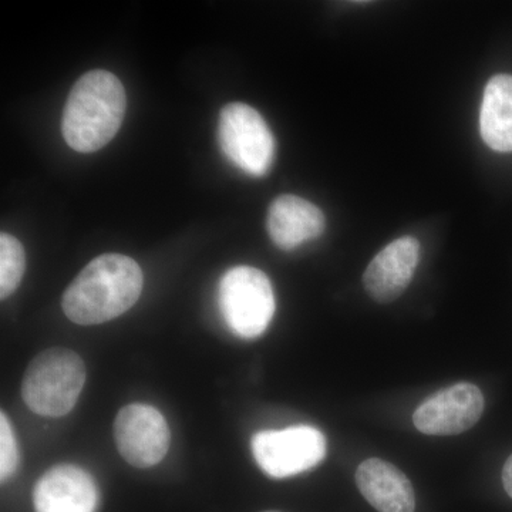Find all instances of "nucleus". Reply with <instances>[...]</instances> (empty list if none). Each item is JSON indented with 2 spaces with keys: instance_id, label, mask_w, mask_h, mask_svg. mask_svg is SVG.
<instances>
[{
  "instance_id": "f257e3e1",
  "label": "nucleus",
  "mask_w": 512,
  "mask_h": 512,
  "mask_svg": "<svg viewBox=\"0 0 512 512\" xmlns=\"http://www.w3.org/2000/svg\"><path fill=\"white\" fill-rule=\"evenodd\" d=\"M143 272L126 255L94 258L63 295V311L77 325H100L123 315L140 298Z\"/></svg>"
},
{
  "instance_id": "f03ea898",
  "label": "nucleus",
  "mask_w": 512,
  "mask_h": 512,
  "mask_svg": "<svg viewBox=\"0 0 512 512\" xmlns=\"http://www.w3.org/2000/svg\"><path fill=\"white\" fill-rule=\"evenodd\" d=\"M126 109V90L113 73L92 70L83 74L64 106V140L77 153L99 151L116 136Z\"/></svg>"
},
{
  "instance_id": "7ed1b4c3",
  "label": "nucleus",
  "mask_w": 512,
  "mask_h": 512,
  "mask_svg": "<svg viewBox=\"0 0 512 512\" xmlns=\"http://www.w3.org/2000/svg\"><path fill=\"white\" fill-rule=\"evenodd\" d=\"M86 383L82 357L70 349H47L30 363L22 382V397L33 413L66 416Z\"/></svg>"
},
{
  "instance_id": "20e7f679",
  "label": "nucleus",
  "mask_w": 512,
  "mask_h": 512,
  "mask_svg": "<svg viewBox=\"0 0 512 512\" xmlns=\"http://www.w3.org/2000/svg\"><path fill=\"white\" fill-rule=\"evenodd\" d=\"M220 306L235 335L242 339L258 338L274 318L276 305L271 281L252 266H235L222 276Z\"/></svg>"
},
{
  "instance_id": "39448f33",
  "label": "nucleus",
  "mask_w": 512,
  "mask_h": 512,
  "mask_svg": "<svg viewBox=\"0 0 512 512\" xmlns=\"http://www.w3.org/2000/svg\"><path fill=\"white\" fill-rule=\"evenodd\" d=\"M222 153L245 173L262 177L271 170L275 138L264 117L245 103H229L220 114Z\"/></svg>"
},
{
  "instance_id": "423d86ee",
  "label": "nucleus",
  "mask_w": 512,
  "mask_h": 512,
  "mask_svg": "<svg viewBox=\"0 0 512 512\" xmlns=\"http://www.w3.org/2000/svg\"><path fill=\"white\" fill-rule=\"evenodd\" d=\"M326 437L311 426L259 431L252 437V453L266 476L288 478L318 466L326 457Z\"/></svg>"
},
{
  "instance_id": "0eeeda50",
  "label": "nucleus",
  "mask_w": 512,
  "mask_h": 512,
  "mask_svg": "<svg viewBox=\"0 0 512 512\" xmlns=\"http://www.w3.org/2000/svg\"><path fill=\"white\" fill-rule=\"evenodd\" d=\"M119 453L137 468L157 466L170 448V429L163 414L148 404H128L114 421Z\"/></svg>"
},
{
  "instance_id": "6e6552de",
  "label": "nucleus",
  "mask_w": 512,
  "mask_h": 512,
  "mask_svg": "<svg viewBox=\"0 0 512 512\" xmlns=\"http://www.w3.org/2000/svg\"><path fill=\"white\" fill-rule=\"evenodd\" d=\"M483 392L473 383H457L434 393L417 407L413 423L429 436H456L470 430L483 416Z\"/></svg>"
},
{
  "instance_id": "1a4fd4ad",
  "label": "nucleus",
  "mask_w": 512,
  "mask_h": 512,
  "mask_svg": "<svg viewBox=\"0 0 512 512\" xmlns=\"http://www.w3.org/2000/svg\"><path fill=\"white\" fill-rule=\"evenodd\" d=\"M420 261V244L414 237L390 242L372 259L363 274V286L379 303L396 301L412 282Z\"/></svg>"
},
{
  "instance_id": "9d476101",
  "label": "nucleus",
  "mask_w": 512,
  "mask_h": 512,
  "mask_svg": "<svg viewBox=\"0 0 512 512\" xmlns=\"http://www.w3.org/2000/svg\"><path fill=\"white\" fill-rule=\"evenodd\" d=\"M33 503L36 512H94L99 490L87 471L64 464L37 481Z\"/></svg>"
},
{
  "instance_id": "9b49d317",
  "label": "nucleus",
  "mask_w": 512,
  "mask_h": 512,
  "mask_svg": "<svg viewBox=\"0 0 512 512\" xmlns=\"http://www.w3.org/2000/svg\"><path fill=\"white\" fill-rule=\"evenodd\" d=\"M266 228L276 247L292 251L303 242L319 238L325 231L326 218L318 205L298 195L285 194L272 201Z\"/></svg>"
},
{
  "instance_id": "f8f14e48",
  "label": "nucleus",
  "mask_w": 512,
  "mask_h": 512,
  "mask_svg": "<svg viewBox=\"0 0 512 512\" xmlns=\"http://www.w3.org/2000/svg\"><path fill=\"white\" fill-rule=\"evenodd\" d=\"M356 484L367 503L379 512H414L416 494L406 474L392 463L369 458L356 471Z\"/></svg>"
},
{
  "instance_id": "ddd939ff",
  "label": "nucleus",
  "mask_w": 512,
  "mask_h": 512,
  "mask_svg": "<svg viewBox=\"0 0 512 512\" xmlns=\"http://www.w3.org/2000/svg\"><path fill=\"white\" fill-rule=\"evenodd\" d=\"M484 143L498 153L512 151V76L495 74L484 89L480 111Z\"/></svg>"
},
{
  "instance_id": "4468645a",
  "label": "nucleus",
  "mask_w": 512,
  "mask_h": 512,
  "mask_svg": "<svg viewBox=\"0 0 512 512\" xmlns=\"http://www.w3.org/2000/svg\"><path fill=\"white\" fill-rule=\"evenodd\" d=\"M26 269L22 244L12 235H0V298L6 299L18 289Z\"/></svg>"
},
{
  "instance_id": "2eb2a0df",
  "label": "nucleus",
  "mask_w": 512,
  "mask_h": 512,
  "mask_svg": "<svg viewBox=\"0 0 512 512\" xmlns=\"http://www.w3.org/2000/svg\"><path fill=\"white\" fill-rule=\"evenodd\" d=\"M19 464L18 443L5 412L0 414V478L2 483L15 474Z\"/></svg>"
},
{
  "instance_id": "dca6fc26",
  "label": "nucleus",
  "mask_w": 512,
  "mask_h": 512,
  "mask_svg": "<svg viewBox=\"0 0 512 512\" xmlns=\"http://www.w3.org/2000/svg\"><path fill=\"white\" fill-rule=\"evenodd\" d=\"M503 484L505 491H507V494L512 498V454L504 464Z\"/></svg>"
},
{
  "instance_id": "f3484780",
  "label": "nucleus",
  "mask_w": 512,
  "mask_h": 512,
  "mask_svg": "<svg viewBox=\"0 0 512 512\" xmlns=\"http://www.w3.org/2000/svg\"><path fill=\"white\" fill-rule=\"evenodd\" d=\"M265 512H279V511H265Z\"/></svg>"
}]
</instances>
